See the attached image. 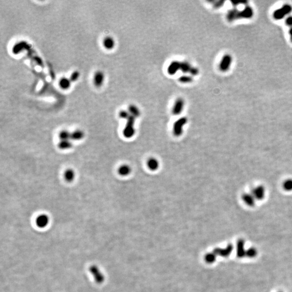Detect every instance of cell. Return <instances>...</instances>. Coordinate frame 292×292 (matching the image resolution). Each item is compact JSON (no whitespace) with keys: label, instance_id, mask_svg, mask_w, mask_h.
Instances as JSON below:
<instances>
[{"label":"cell","instance_id":"cell-29","mask_svg":"<svg viewBox=\"0 0 292 292\" xmlns=\"http://www.w3.org/2000/svg\"><path fill=\"white\" fill-rule=\"evenodd\" d=\"M79 76H80V73L79 72L75 71L72 74L69 79L72 82L76 81V80L79 79Z\"/></svg>","mask_w":292,"mask_h":292},{"label":"cell","instance_id":"cell-28","mask_svg":"<svg viewBox=\"0 0 292 292\" xmlns=\"http://www.w3.org/2000/svg\"><path fill=\"white\" fill-rule=\"evenodd\" d=\"M130 116V114L129 112H127L126 110H122L119 112L120 118H124V119L127 120L128 118H129Z\"/></svg>","mask_w":292,"mask_h":292},{"label":"cell","instance_id":"cell-34","mask_svg":"<svg viewBox=\"0 0 292 292\" xmlns=\"http://www.w3.org/2000/svg\"><path fill=\"white\" fill-rule=\"evenodd\" d=\"M289 36H290V39L292 42V27L289 29Z\"/></svg>","mask_w":292,"mask_h":292},{"label":"cell","instance_id":"cell-17","mask_svg":"<svg viewBox=\"0 0 292 292\" xmlns=\"http://www.w3.org/2000/svg\"><path fill=\"white\" fill-rule=\"evenodd\" d=\"M147 166L150 170L153 171L157 170L159 166V162L155 158H150L149 159L147 162Z\"/></svg>","mask_w":292,"mask_h":292},{"label":"cell","instance_id":"cell-12","mask_svg":"<svg viewBox=\"0 0 292 292\" xmlns=\"http://www.w3.org/2000/svg\"><path fill=\"white\" fill-rule=\"evenodd\" d=\"M49 223V218L45 214H41L37 218L36 223L39 228H45L48 225Z\"/></svg>","mask_w":292,"mask_h":292},{"label":"cell","instance_id":"cell-16","mask_svg":"<svg viewBox=\"0 0 292 292\" xmlns=\"http://www.w3.org/2000/svg\"><path fill=\"white\" fill-rule=\"evenodd\" d=\"M71 82L70 79L65 77H62L59 81L60 88L62 90H67L70 87Z\"/></svg>","mask_w":292,"mask_h":292},{"label":"cell","instance_id":"cell-21","mask_svg":"<svg viewBox=\"0 0 292 292\" xmlns=\"http://www.w3.org/2000/svg\"><path fill=\"white\" fill-rule=\"evenodd\" d=\"M84 136L83 132L80 130H77L72 133L71 139L74 140H80L82 139Z\"/></svg>","mask_w":292,"mask_h":292},{"label":"cell","instance_id":"cell-15","mask_svg":"<svg viewBox=\"0 0 292 292\" xmlns=\"http://www.w3.org/2000/svg\"><path fill=\"white\" fill-rule=\"evenodd\" d=\"M233 246L232 244H229L227 247L225 249H216L215 253L216 254H219L220 256L223 257H227L230 255L233 250Z\"/></svg>","mask_w":292,"mask_h":292},{"label":"cell","instance_id":"cell-1","mask_svg":"<svg viewBox=\"0 0 292 292\" xmlns=\"http://www.w3.org/2000/svg\"><path fill=\"white\" fill-rule=\"evenodd\" d=\"M254 12L252 8L247 6L241 11L237 10L236 9H232L228 12L227 19L228 21H233V20L240 19H250L253 16Z\"/></svg>","mask_w":292,"mask_h":292},{"label":"cell","instance_id":"cell-3","mask_svg":"<svg viewBox=\"0 0 292 292\" xmlns=\"http://www.w3.org/2000/svg\"><path fill=\"white\" fill-rule=\"evenodd\" d=\"M292 11V7L289 4H285L280 8L276 10L273 13V17L276 20H281Z\"/></svg>","mask_w":292,"mask_h":292},{"label":"cell","instance_id":"cell-31","mask_svg":"<svg viewBox=\"0 0 292 292\" xmlns=\"http://www.w3.org/2000/svg\"><path fill=\"white\" fill-rule=\"evenodd\" d=\"M224 3H225L224 1H215V2L213 3V7L215 8H219L223 6Z\"/></svg>","mask_w":292,"mask_h":292},{"label":"cell","instance_id":"cell-9","mask_svg":"<svg viewBox=\"0 0 292 292\" xmlns=\"http://www.w3.org/2000/svg\"><path fill=\"white\" fill-rule=\"evenodd\" d=\"M104 75L101 71L96 72L93 76V83L96 87H100L104 83Z\"/></svg>","mask_w":292,"mask_h":292},{"label":"cell","instance_id":"cell-27","mask_svg":"<svg viewBox=\"0 0 292 292\" xmlns=\"http://www.w3.org/2000/svg\"><path fill=\"white\" fill-rule=\"evenodd\" d=\"M71 135L72 133L67 130H63L60 133L59 137L61 140H69L71 139Z\"/></svg>","mask_w":292,"mask_h":292},{"label":"cell","instance_id":"cell-2","mask_svg":"<svg viewBox=\"0 0 292 292\" xmlns=\"http://www.w3.org/2000/svg\"><path fill=\"white\" fill-rule=\"evenodd\" d=\"M135 118L130 115L129 118L127 119L126 125L124 130V135L126 138H130L132 137L135 134Z\"/></svg>","mask_w":292,"mask_h":292},{"label":"cell","instance_id":"cell-20","mask_svg":"<svg viewBox=\"0 0 292 292\" xmlns=\"http://www.w3.org/2000/svg\"><path fill=\"white\" fill-rule=\"evenodd\" d=\"M191 65L188 62V61H183L181 62V66H180V70L183 73H189L190 70L191 69Z\"/></svg>","mask_w":292,"mask_h":292},{"label":"cell","instance_id":"cell-6","mask_svg":"<svg viewBox=\"0 0 292 292\" xmlns=\"http://www.w3.org/2000/svg\"><path fill=\"white\" fill-rule=\"evenodd\" d=\"M232 62V57L229 54H226L223 56L219 63V69L222 72H227L229 69Z\"/></svg>","mask_w":292,"mask_h":292},{"label":"cell","instance_id":"cell-19","mask_svg":"<svg viewBox=\"0 0 292 292\" xmlns=\"http://www.w3.org/2000/svg\"><path fill=\"white\" fill-rule=\"evenodd\" d=\"M118 173L121 176H127L129 175L131 171V169L128 165H122L118 168Z\"/></svg>","mask_w":292,"mask_h":292},{"label":"cell","instance_id":"cell-22","mask_svg":"<svg viewBox=\"0 0 292 292\" xmlns=\"http://www.w3.org/2000/svg\"><path fill=\"white\" fill-rule=\"evenodd\" d=\"M258 254V250L254 247H250L246 250V256L249 258H254Z\"/></svg>","mask_w":292,"mask_h":292},{"label":"cell","instance_id":"cell-32","mask_svg":"<svg viewBox=\"0 0 292 292\" xmlns=\"http://www.w3.org/2000/svg\"><path fill=\"white\" fill-rule=\"evenodd\" d=\"M206 260L208 262H213L215 260V255L214 254H209L206 256Z\"/></svg>","mask_w":292,"mask_h":292},{"label":"cell","instance_id":"cell-5","mask_svg":"<svg viewBox=\"0 0 292 292\" xmlns=\"http://www.w3.org/2000/svg\"><path fill=\"white\" fill-rule=\"evenodd\" d=\"M187 122V118L185 117H182L177 120L174 124L173 126V133L174 134L179 136L182 134L183 128Z\"/></svg>","mask_w":292,"mask_h":292},{"label":"cell","instance_id":"cell-7","mask_svg":"<svg viewBox=\"0 0 292 292\" xmlns=\"http://www.w3.org/2000/svg\"><path fill=\"white\" fill-rule=\"evenodd\" d=\"M251 193L253 194L256 200H262L265 197L266 189L263 185H258L253 188Z\"/></svg>","mask_w":292,"mask_h":292},{"label":"cell","instance_id":"cell-30","mask_svg":"<svg viewBox=\"0 0 292 292\" xmlns=\"http://www.w3.org/2000/svg\"><path fill=\"white\" fill-rule=\"evenodd\" d=\"M189 73L191 74V76H197L199 74V69L197 68L191 67Z\"/></svg>","mask_w":292,"mask_h":292},{"label":"cell","instance_id":"cell-33","mask_svg":"<svg viewBox=\"0 0 292 292\" xmlns=\"http://www.w3.org/2000/svg\"><path fill=\"white\" fill-rule=\"evenodd\" d=\"M286 23L287 25H289L292 27V16H289L287 18L286 20Z\"/></svg>","mask_w":292,"mask_h":292},{"label":"cell","instance_id":"cell-8","mask_svg":"<svg viewBox=\"0 0 292 292\" xmlns=\"http://www.w3.org/2000/svg\"><path fill=\"white\" fill-rule=\"evenodd\" d=\"M185 105V102L182 98H178L174 103L172 108V113L174 115L180 114L182 112Z\"/></svg>","mask_w":292,"mask_h":292},{"label":"cell","instance_id":"cell-10","mask_svg":"<svg viewBox=\"0 0 292 292\" xmlns=\"http://www.w3.org/2000/svg\"><path fill=\"white\" fill-rule=\"evenodd\" d=\"M242 200L246 205L250 207H253L255 205L256 201L251 193H246L242 194Z\"/></svg>","mask_w":292,"mask_h":292},{"label":"cell","instance_id":"cell-25","mask_svg":"<svg viewBox=\"0 0 292 292\" xmlns=\"http://www.w3.org/2000/svg\"><path fill=\"white\" fill-rule=\"evenodd\" d=\"M72 143L69 140H61L59 144L60 148L62 149H67L71 148Z\"/></svg>","mask_w":292,"mask_h":292},{"label":"cell","instance_id":"cell-23","mask_svg":"<svg viewBox=\"0 0 292 292\" xmlns=\"http://www.w3.org/2000/svg\"><path fill=\"white\" fill-rule=\"evenodd\" d=\"M64 177L66 181H67L68 182H70L74 180L75 177L74 171L72 169H68L65 171Z\"/></svg>","mask_w":292,"mask_h":292},{"label":"cell","instance_id":"cell-14","mask_svg":"<svg viewBox=\"0 0 292 292\" xmlns=\"http://www.w3.org/2000/svg\"><path fill=\"white\" fill-rule=\"evenodd\" d=\"M102 45L105 49L107 50H112L115 47V40L112 37H106L103 39Z\"/></svg>","mask_w":292,"mask_h":292},{"label":"cell","instance_id":"cell-13","mask_svg":"<svg viewBox=\"0 0 292 292\" xmlns=\"http://www.w3.org/2000/svg\"><path fill=\"white\" fill-rule=\"evenodd\" d=\"M237 256L242 258L246 256V250L244 249V241L243 239H240L237 243Z\"/></svg>","mask_w":292,"mask_h":292},{"label":"cell","instance_id":"cell-26","mask_svg":"<svg viewBox=\"0 0 292 292\" xmlns=\"http://www.w3.org/2000/svg\"><path fill=\"white\" fill-rule=\"evenodd\" d=\"M179 81L182 83H191L193 81V78L191 76L188 75H182L179 77Z\"/></svg>","mask_w":292,"mask_h":292},{"label":"cell","instance_id":"cell-4","mask_svg":"<svg viewBox=\"0 0 292 292\" xmlns=\"http://www.w3.org/2000/svg\"><path fill=\"white\" fill-rule=\"evenodd\" d=\"M89 270L93 275L95 281L98 284H101L104 281V276L98 267L96 265H92L89 268Z\"/></svg>","mask_w":292,"mask_h":292},{"label":"cell","instance_id":"cell-11","mask_svg":"<svg viewBox=\"0 0 292 292\" xmlns=\"http://www.w3.org/2000/svg\"><path fill=\"white\" fill-rule=\"evenodd\" d=\"M181 62L178 61H173L169 64L167 68V73L170 75H174L180 70Z\"/></svg>","mask_w":292,"mask_h":292},{"label":"cell","instance_id":"cell-35","mask_svg":"<svg viewBox=\"0 0 292 292\" xmlns=\"http://www.w3.org/2000/svg\"></svg>","mask_w":292,"mask_h":292},{"label":"cell","instance_id":"cell-24","mask_svg":"<svg viewBox=\"0 0 292 292\" xmlns=\"http://www.w3.org/2000/svg\"><path fill=\"white\" fill-rule=\"evenodd\" d=\"M283 188L285 191H292V179H288L284 181L283 183Z\"/></svg>","mask_w":292,"mask_h":292},{"label":"cell","instance_id":"cell-18","mask_svg":"<svg viewBox=\"0 0 292 292\" xmlns=\"http://www.w3.org/2000/svg\"><path fill=\"white\" fill-rule=\"evenodd\" d=\"M128 112L130 114L135 117V118H137L140 116L141 114L140 111L138 107H136L134 104H130L128 107Z\"/></svg>","mask_w":292,"mask_h":292}]
</instances>
